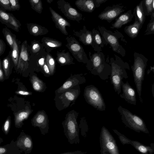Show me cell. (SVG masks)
<instances>
[{"instance_id": "49", "label": "cell", "mask_w": 154, "mask_h": 154, "mask_svg": "<svg viewBox=\"0 0 154 154\" xmlns=\"http://www.w3.org/2000/svg\"><path fill=\"white\" fill-rule=\"evenodd\" d=\"M2 61L0 59V81H3L4 80V75L3 72L2 67Z\"/></svg>"}, {"instance_id": "24", "label": "cell", "mask_w": 154, "mask_h": 154, "mask_svg": "<svg viewBox=\"0 0 154 154\" xmlns=\"http://www.w3.org/2000/svg\"><path fill=\"white\" fill-rule=\"evenodd\" d=\"M26 25L29 33L34 36L43 35L48 32V30L45 27L37 24L29 23Z\"/></svg>"}, {"instance_id": "34", "label": "cell", "mask_w": 154, "mask_h": 154, "mask_svg": "<svg viewBox=\"0 0 154 154\" xmlns=\"http://www.w3.org/2000/svg\"><path fill=\"white\" fill-rule=\"evenodd\" d=\"M31 82L34 89L36 91H40L43 88L44 85L42 82L35 75L32 77Z\"/></svg>"}, {"instance_id": "51", "label": "cell", "mask_w": 154, "mask_h": 154, "mask_svg": "<svg viewBox=\"0 0 154 154\" xmlns=\"http://www.w3.org/2000/svg\"><path fill=\"white\" fill-rule=\"evenodd\" d=\"M43 69L44 70L45 72L47 74H50V71L49 69V68L46 63H45V64L43 66Z\"/></svg>"}, {"instance_id": "28", "label": "cell", "mask_w": 154, "mask_h": 154, "mask_svg": "<svg viewBox=\"0 0 154 154\" xmlns=\"http://www.w3.org/2000/svg\"><path fill=\"white\" fill-rule=\"evenodd\" d=\"M29 110H22L15 114L14 124L17 128H21L23 125V121L26 119L30 113Z\"/></svg>"}, {"instance_id": "35", "label": "cell", "mask_w": 154, "mask_h": 154, "mask_svg": "<svg viewBox=\"0 0 154 154\" xmlns=\"http://www.w3.org/2000/svg\"><path fill=\"white\" fill-rule=\"evenodd\" d=\"M31 8L36 12L41 14L43 9L42 2L41 0H29Z\"/></svg>"}, {"instance_id": "17", "label": "cell", "mask_w": 154, "mask_h": 154, "mask_svg": "<svg viewBox=\"0 0 154 154\" xmlns=\"http://www.w3.org/2000/svg\"><path fill=\"white\" fill-rule=\"evenodd\" d=\"M73 34L78 37L79 40L85 45L93 46V39L92 32L87 29L85 26L79 31H73Z\"/></svg>"}, {"instance_id": "55", "label": "cell", "mask_w": 154, "mask_h": 154, "mask_svg": "<svg viewBox=\"0 0 154 154\" xmlns=\"http://www.w3.org/2000/svg\"><path fill=\"white\" fill-rule=\"evenodd\" d=\"M101 154H109L107 152H100Z\"/></svg>"}, {"instance_id": "41", "label": "cell", "mask_w": 154, "mask_h": 154, "mask_svg": "<svg viewBox=\"0 0 154 154\" xmlns=\"http://www.w3.org/2000/svg\"><path fill=\"white\" fill-rule=\"evenodd\" d=\"M11 123V117L9 116L5 121L2 127V131L6 135H7L9 132Z\"/></svg>"}, {"instance_id": "33", "label": "cell", "mask_w": 154, "mask_h": 154, "mask_svg": "<svg viewBox=\"0 0 154 154\" xmlns=\"http://www.w3.org/2000/svg\"><path fill=\"white\" fill-rule=\"evenodd\" d=\"M43 47L42 44L38 41L34 40L31 42V45H29V49L31 55H37Z\"/></svg>"}, {"instance_id": "20", "label": "cell", "mask_w": 154, "mask_h": 154, "mask_svg": "<svg viewBox=\"0 0 154 154\" xmlns=\"http://www.w3.org/2000/svg\"><path fill=\"white\" fill-rule=\"evenodd\" d=\"M42 45L49 53L53 49L60 47L62 43L56 39L48 37H44L41 40Z\"/></svg>"}, {"instance_id": "16", "label": "cell", "mask_w": 154, "mask_h": 154, "mask_svg": "<svg viewBox=\"0 0 154 154\" xmlns=\"http://www.w3.org/2000/svg\"><path fill=\"white\" fill-rule=\"evenodd\" d=\"M48 121L45 114L38 113L32 119V123L34 127H38L41 134L45 135L48 133L49 127Z\"/></svg>"}, {"instance_id": "14", "label": "cell", "mask_w": 154, "mask_h": 154, "mask_svg": "<svg viewBox=\"0 0 154 154\" xmlns=\"http://www.w3.org/2000/svg\"><path fill=\"white\" fill-rule=\"evenodd\" d=\"M121 85L123 93L120 95V97L124 99L128 103L136 105L137 100L134 90L129 85L128 81L125 83L122 81Z\"/></svg>"}, {"instance_id": "46", "label": "cell", "mask_w": 154, "mask_h": 154, "mask_svg": "<svg viewBox=\"0 0 154 154\" xmlns=\"http://www.w3.org/2000/svg\"><path fill=\"white\" fill-rule=\"evenodd\" d=\"M8 144L3 146H0V154H6L8 149L7 148Z\"/></svg>"}, {"instance_id": "32", "label": "cell", "mask_w": 154, "mask_h": 154, "mask_svg": "<svg viewBox=\"0 0 154 154\" xmlns=\"http://www.w3.org/2000/svg\"><path fill=\"white\" fill-rule=\"evenodd\" d=\"M79 81L76 78L70 79L66 81L63 85L57 90L59 93H63L67 89L79 83Z\"/></svg>"}, {"instance_id": "54", "label": "cell", "mask_w": 154, "mask_h": 154, "mask_svg": "<svg viewBox=\"0 0 154 154\" xmlns=\"http://www.w3.org/2000/svg\"><path fill=\"white\" fill-rule=\"evenodd\" d=\"M3 139L2 138L0 137V145L1 144V143L2 142H3Z\"/></svg>"}, {"instance_id": "7", "label": "cell", "mask_w": 154, "mask_h": 154, "mask_svg": "<svg viewBox=\"0 0 154 154\" xmlns=\"http://www.w3.org/2000/svg\"><path fill=\"white\" fill-rule=\"evenodd\" d=\"M84 96L87 103L97 110H105L106 106L104 99L97 88L93 85L87 86L85 90Z\"/></svg>"}, {"instance_id": "3", "label": "cell", "mask_w": 154, "mask_h": 154, "mask_svg": "<svg viewBox=\"0 0 154 154\" xmlns=\"http://www.w3.org/2000/svg\"><path fill=\"white\" fill-rule=\"evenodd\" d=\"M97 28L104 45H109L114 51L122 57L125 56V49L120 43V41L127 43L122 34L117 30L112 32L102 26H98Z\"/></svg>"}, {"instance_id": "19", "label": "cell", "mask_w": 154, "mask_h": 154, "mask_svg": "<svg viewBox=\"0 0 154 154\" xmlns=\"http://www.w3.org/2000/svg\"><path fill=\"white\" fill-rule=\"evenodd\" d=\"M133 14L135 17V21H138L142 26L146 16L144 0L141 1L137 5L134 10Z\"/></svg>"}, {"instance_id": "2", "label": "cell", "mask_w": 154, "mask_h": 154, "mask_svg": "<svg viewBox=\"0 0 154 154\" xmlns=\"http://www.w3.org/2000/svg\"><path fill=\"white\" fill-rule=\"evenodd\" d=\"M114 57L110 59L111 68L110 78L115 91L119 94L121 91V81L124 78H128L126 69L129 70L130 68L128 64L119 56L115 54Z\"/></svg>"}, {"instance_id": "37", "label": "cell", "mask_w": 154, "mask_h": 154, "mask_svg": "<svg viewBox=\"0 0 154 154\" xmlns=\"http://www.w3.org/2000/svg\"><path fill=\"white\" fill-rule=\"evenodd\" d=\"M154 34V12L150 15V19L147 26L146 30L144 32L145 35H148Z\"/></svg>"}, {"instance_id": "38", "label": "cell", "mask_w": 154, "mask_h": 154, "mask_svg": "<svg viewBox=\"0 0 154 154\" xmlns=\"http://www.w3.org/2000/svg\"><path fill=\"white\" fill-rule=\"evenodd\" d=\"M45 63L51 73H53L55 69V62L54 59L49 53L45 57Z\"/></svg>"}, {"instance_id": "52", "label": "cell", "mask_w": 154, "mask_h": 154, "mask_svg": "<svg viewBox=\"0 0 154 154\" xmlns=\"http://www.w3.org/2000/svg\"><path fill=\"white\" fill-rule=\"evenodd\" d=\"M45 57H42L39 60L38 63L40 66H42L44 65V61L45 60Z\"/></svg>"}, {"instance_id": "40", "label": "cell", "mask_w": 154, "mask_h": 154, "mask_svg": "<svg viewBox=\"0 0 154 154\" xmlns=\"http://www.w3.org/2000/svg\"><path fill=\"white\" fill-rule=\"evenodd\" d=\"M113 131L118 136L121 142L123 145L125 144H130L131 140L125 137L124 135L120 133L116 129H113Z\"/></svg>"}, {"instance_id": "9", "label": "cell", "mask_w": 154, "mask_h": 154, "mask_svg": "<svg viewBox=\"0 0 154 154\" xmlns=\"http://www.w3.org/2000/svg\"><path fill=\"white\" fill-rule=\"evenodd\" d=\"M66 47L74 57L79 62L87 63L88 60L87 55L82 46L74 37L70 35L67 37Z\"/></svg>"}, {"instance_id": "42", "label": "cell", "mask_w": 154, "mask_h": 154, "mask_svg": "<svg viewBox=\"0 0 154 154\" xmlns=\"http://www.w3.org/2000/svg\"><path fill=\"white\" fill-rule=\"evenodd\" d=\"M0 7L5 11H11L9 0H0Z\"/></svg>"}, {"instance_id": "36", "label": "cell", "mask_w": 154, "mask_h": 154, "mask_svg": "<svg viewBox=\"0 0 154 154\" xmlns=\"http://www.w3.org/2000/svg\"><path fill=\"white\" fill-rule=\"evenodd\" d=\"M146 16H150L154 12V0H144Z\"/></svg>"}, {"instance_id": "26", "label": "cell", "mask_w": 154, "mask_h": 154, "mask_svg": "<svg viewBox=\"0 0 154 154\" xmlns=\"http://www.w3.org/2000/svg\"><path fill=\"white\" fill-rule=\"evenodd\" d=\"M142 27L138 21H134L133 24L125 27L124 31L129 37L133 38L137 36Z\"/></svg>"}, {"instance_id": "22", "label": "cell", "mask_w": 154, "mask_h": 154, "mask_svg": "<svg viewBox=\"0 0 154 154\" xmlns=\"http://www.w3.org/2000/svg\"><path fill=\"white\" fill-rule=\"evenodd\" d=\"M13 48L11 50V57L14 66L17 68L20 52L21 45V42L17 38L15 34L13 38Z\"/></svg>"}, {"instance_id": "25", "label": "cell", "mask_w": 154, "mask_h": 154, "mask_svg": "<svg viewBox=\"0 0 154 154\" xmlns=\"http://www.w3.org/2000/svg\"><path fill=\"white\" fill-rule=\"evenodd\" d=\"M91 32L93 39L92 48L96 52H101L104 45L100 33L98 30L95 28H94Z\"/></svg>"}, {"instance_id": "53", "label": "cell", "mask_w": 154, "mask_h": 154, "mask_svg": "<svg viewBox=\"0 0 154 154\" xmlns=\"http://www.w3.org/2000/svg\"><path fill=\"white\" fill-rule=\"evenodd\" d=\"M53 1V0H47V2L49 4H51Z\"/></svg>"}, {"instance_id": "44", "label": "cell", "mask_w": 154, "mask_h": 154, "mask_svg": "<svg viewBox=\"0 0 154 154\" xmlns=\"http://www.w3.org/2000/svg\"><path fill=\"white\" fill-rule=\"evenodd\" d=\"M65 96L66 98L70 101H73L76 98V96L71 91H67L65 93Z\"/></svg>"}, {"instance_id": "31", "label": "cell", "mask_w": 154, "mask_h": 154, "mask_svg": "<svg viewBox=\"0 0 154 154\" xmlns=\"http://www.w3.org/2000/svg\"><path fill=\"white\" fill-rule=\"evenodd\" d=\"M2 32L7 43L11 50L14 44L13 38L14 34L12 33L11 30L6 27L2 29Z\"/></svg>"}, {"instance_id": "13", "label": "cell", "mask_w": 154, "mask_h": 154, "mask_svg": "<svg viewBox=\"0 0 154 154\" xmlns=\"http://www.w3.org/2000/svg\"><path fill=\"white\" fill-rule=\"evenodd\" d=\"M29 54V45L27 41L25 40L21 45L20 55L16 68L17 70L24 71L27 68L30 57Z\"/></svg>"}, {"instance_id": "5", "label": "cell", "mask_w": 154, "mask_h": 154, "mask_svg": "<svg viewBox=\"0 0 154 154\" xmlns=\"http://www.w3.org/2000/svg\"><path fill=\"white\" fill-rule=\"evenodd\" d=\"M118 110L121 115L122 122L127 127L138 133L149 134L145 122L140 117L121 106L118 107Z\"/></svg>"}, {"instance_id": "23", "label": "cell", "mask_w": 154, "mask_h": 154, "mask_svg": "<svg viewBox=\"0 0 154 154\" xmlns=\"http://www.w3.org/2000/svg\"><path fill=\"white\" fill-rule=\"evenodd\" d=\"M130 144L142 154H152L154 152L153 143L151 144L150 146H146L138 141L131 140Z\"/></svg>"}, {"instance_id": "6", "label": "cell", "mask_w": 154, "mask_h": 154, "mask_svg": "<svg viewBox=\"0 0 154 154\" xmlns=\"http://www.w3.org/2000/svg\"><path fill=\"white\" fill-rule=\"evenodd\" d=\"M100 152L109 154H119L118 146L114 137L104 126L101 129L100 137Z\"/></svg>"}, {"instance_id": "8", "label": "cell", "mask_w": 154, "mask_h": 154, "mask_svg": "<svg viewBox=\"0 0 154 154\" xmlns=\"http://www.w3.org/2000/svg\"><path fill=\"white\" fill-rule=\"evenodd\" d=\"M65 135L71 144L79 143V129L76 118L68 116L62 123Z\"/></svg>"}, {"instance_id": "18", "label": "cell", "mask_w": 154, "mask_h": 154, "mask_svg": "<svg viewBox=\"0 0 154 154\" xmlns=\"http://www.w3.org/2000/svg\"><path fill=\"white\" fill-rule=\"evenodd\" d=\"M134 17L132 10H129L126 12L121 14L116 18L115 22L112 24L110 28L112 29H119L123 25L131 21Z\"/></svg>"}, {"instance_id": "50", "label": "cell", "mask_w": 154, "mask_h": 154, "mask_svg": "<svg viewBox=\"0 0 154 154\" xmlns=\"http://www.w3.org/2000/svg\"><path fill=\"white\" fill-rule=\"evenodd\" d=\"M15 93L16 94L22 95H29L31 94V93L29 92L22 90L16 91Z\"/></svg>"}, {"instance_id": "30", "label": "cell", "mask_w": 154, "mask_h": 154, "mask_svg": "<svg viewBox=\"0 0 154 154\" xmlns=\"http://www.w3.org/2000/svg\"><path fill=\"white\" fill-rule=\"evenodd\" d=\"M10 19L7 26L17 32H19L21 26V23L13 14L10 13Z\"/></svg>"}, {"instance_id": "45", "label": "cell", "mask_w": 154, "mask_h": 154, "mask_svg": "<svg viewBox=\"0 0 154 154\" xmlns=\"http://www.w3.org/2000/svg\"><path fill=\"white\" fill-rule=\"evenodd\" d=\"M5 48V44L3 40L0 38V56L4 53Z\"/></svg>"}, {"instance_id": "47", "label": "cell", "mask_w": 154, "mask_h": 154, "mask_svg": "<svg viewBox=\"0 0 154 154\" xmlns=\"http://www.w3.org/2000/svg\"><path fill=\"white\" fill-rule=\"evenodd\" d=\"M107 1V0H94L96 8L99 7L101 4Z\"/></svg>"}, {"instance_id": "11", "label": "cell", "mask_w": 154, "mask_h": 154, "mask_svg": "<svg viewBox=\"0 0 154 154\" xmlns=\"http://www.w3.org/2000/svg\"><path fill=\"white\" fill-rule=\"evenodd\" d=\"M58 8L68 19L79 22L83 19L82 14L64 0L57 1Z\"/></svg>"}, {"instance_id": "12", "label": "cell", "mask_w": 154, "mask_h": 154, "mask_svg": "<svg viewBox=\"0 0 154 154\" xmlns=\"http://www.w3.org/2000/svg\"><path fill=\"white\" fill-rule=\"evenodd\" d=\"M14 143L18 148L24 152L25 154H29L31 152L33 146L32 138L30 136L24 132H21Z\"/></svg>"}, {"instance_id": "43", "label": "cell", "mask_w": 154, "mask_h": 154, "mask_svg": "<svg viewBox=\"0 0 154 154\" xmlns=\"http://www.w3.org/2000/svg\"><path fill=\"white\" fill-rule=\"evenodd\" d=\"M11 11H18L20 8V5L18 0H9Z\"/></svg>"}, {"instance_id": "15", "label": "cell", "mask_w": 154, "mask_h": 154, "mask_svg": "<svg viewBox=\"0 0 154 154\" xmlns=\"http://www.w3.org/2000/svg\"><path fill=\"white\" fill-rule=\"evenodd\" d=\"M49 10L51 14L52 19L56 28L64 35H67L68 33L66 30V27H70V23L51 7H49Z\"/></svg>"}, {"instance_id": "48", "label": "cell", "mask_w": 154, "mask_h": 154, "mask_svg": "<svg viewBox=\"0 0 154 154\" xmlns=\"http://www.w3.org/2000/svg\"><path fill=\"white\" fill-rule=\"evenodd\" d=\"M86 152H84L81 151L69 152L61 153L60 154H86Z\"/></svg>"}, {"instance_id": "1", "label": "cell", "mask_w": 154, "mask_h": 154, "mask_svg": "<svg viewBox=\"0 0 154 154\" xmlns=\"http://www.w3.org/2000/svg\"><path fill=\"white\" fill-rule=\"evenodd\" d=\"M89 59L87 63V67L94 75H97L103 80L108 78L110 75L111 68L109 56L106 58L101 52L89 53Z\"/></svg>"}, {"instance_id": "10", "label": "cell", "mask_w": 154, "mask_h": 154, "mask_svg": "<svg viewBox=\"0 0 154 154\" xmlns=\"http://www.w3.org/2000/svg\"><path fill=\"white\" fill-rule=\"evenodd\" d=\"M126 7L122 4L107 7L100 14L98 17L101 20H106L110 23L124 12Z\"/></svg>"}, {"instance_id": "27", "label": "cell", "mask_w": 154, "mask_h": 154, "mask_svg": "<svg viewBox=\"0 0 154 154\" xmlns=\"http://www.w3.org/2000/svg\"><path fill=\"white\" fill-rule=\"evenodd\" d=\"M65 50L60 52L57 51V60L61 65H69L73 63V58L68 52H65Z\"/></svg>"}, {"instance_id": "4", "label": "cell", "mask_w": 154, "mask_h": 154, "mask_svg": "<svg viewBox=\"0 0 154 154\" xmlns=\"http://www.w3.org/2000/svg\"><path fill=\"white\" fill-rule=\"evenodd\" d=\"M134 63L131 67L139 100L142 103H143L141 97L142 85L148 60L142 54L135 52L134 53Z\"/></svg>"}, {"instance_id": "29", "label": "cell", "mask_w": 154, "mask_h": 154, "mask_svg": "<svg viewBox=\"0 0 154 154\" xmlns=\"http://www.w3.org/2000/svg\"><path fill=\"white\" fill-rule=\"evenodd\" d=\"M11 50L7 56L4 58L2 62L3 68L5 75L7 77L9 74L12 65H14L11 57Z\"/></svg>"}, {"instance_id": "21", "label": "cell", "mask_w": 154, "mask_h": 154, "mask_svg": "<svg viewBox=\"0 0 154 154\" xmlns=\"http://www.w3.org/2000/svg\"><path fill=\"white\" fill-rule=\"evenodd\" d=\"M75 4L80 10L85 12H92L96 8L94 0H77Z\"/></svg>"}, {"instance_id": "39", "label": "cell", "mask_w": 154, "mask_h": 154, "mask_svg": "<svg viewBox=\"0 0 154 154\" xmlns=\"http://www.w3.org/2000/svg\"><path fill=\"white\" fill-rule=\"evenodd\" d=\"M10 19V13H8L0 8V22L7 26Z\"/></svg>"}]
</instances>
